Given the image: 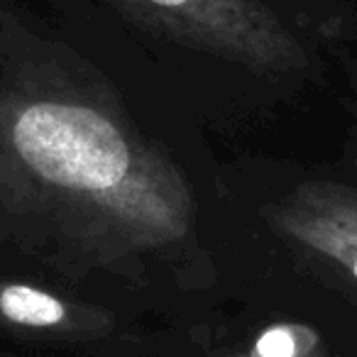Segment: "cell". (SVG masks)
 Returning a JSON list of instances; mask_svg holds the SVG:
<instances>
[{"instance_id": "obj_3", "label": "cell", "mask_w": 357, "mask_h": 357, "mask_svg": "<svg viewBox=\"0 0 357 357\" xmlns=\"http://www.w3.org/2000/svg\"><path fill=\"white\" fill-rule=\"evenodd\" d=\"M0 321L30 333L96 340L115 331V313L22 282H0Z\"/></svg>"}, {"instance_id": "obj_7", "label": "cell", "mask_w": 357, "mask_h": 357, "mask_svg": "<svg viewBox=\"0 0 357 357\" xmlns=\"http://www.w3.org/2000/svg\"><path fill=\"white\" fill-rule=\"evenodd\" d=\"M355 169H357V157H355Z\"/></svg>"}, {"instance_id": "obj_6", "label": "cell", "mask_w": 357, "mask_h": 357, "mask_svg": "<svg viewBox=\"0 0 357 357\" xmlns=\"http://www.w3.org/2000/svg\"><path fill=\"white\" fill-rule=\"evenodd\" d=\"M298 206L316 213L326 215V218L335 220V223L345 225V228L357 233V189L355 186L337 184V181H323V178H311L298 184L291 194H287Z\"/></svg>"}, {"instance_id": "obj_2", "label": "cell", "mask_w": 357, "mask_h": 357, "mask_svg": "<svg viewBox=\"0 0 357 357\" xmlns=\"http://www.w3.org/2000/svg\"><path fill=\"white\" fill-rule=\"evenodd\" d=\"M132 25L255 74L311 66L308 52L262 0H103Z\"/></svg>"}, {"instance_id": "obj_5", "label": "cell", "mask_w": 357, "mask_h": 357, "mask_svg": "<svg viewBox=\"0 0 357 357\" xmlns=\"http://www.w3.org/2000/svg\"><path fill=\"white\" fill-rule=\"evenodd\" d=\"M230 357H328V350L321 333L306 323H272Z\"/></svg>"}, {"instance_id": "obj_1", "label": "cell", "mask_w": 357, "mask_h": 357, "mask_svg": "<svg viewBox=\"0 0 357 357\" xmlns=\"http://www.w3.org/2000/svg\"><path fill=\"white\" fill-rule=\"evenodd\" d=\"M0 240L71 284L201 277L199 206L115 86L0 8ZM201 282V279H199Z\"/></svg>"}, {"instance_id": "obj_4", "label": "cell", "mask_w": 357, "mask_h": 357, "mask_svg": "<svg viewBox=\"0 0 357 357\" xmlns=\"http://www.w3.org/2000/svg\"><path fill=\"white\" fill-rule=\"evenodd\" d=\"M262 218L284 240L337 264L357 284V233L284 196L264 206Z\"/></svg>"}]
</instances>
